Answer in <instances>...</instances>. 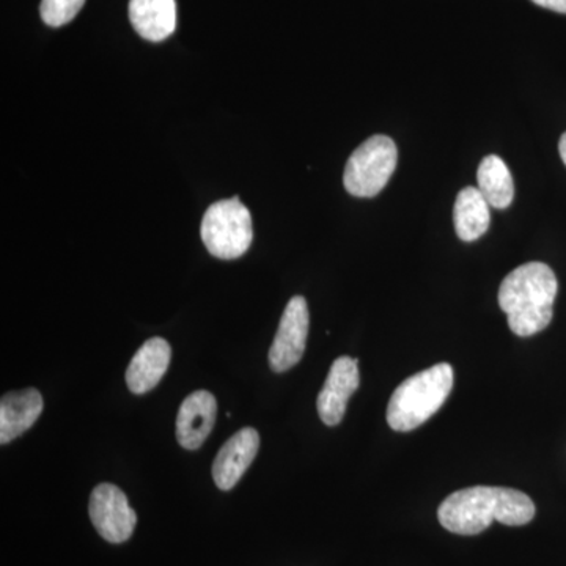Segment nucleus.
<instances>
[{
  "label": "nucleus",
  "mask_w": 566,
  "mask_h": 566,
  "mask_svg": "<svg viewBox=\"0 0 566 566\" xmlns=\"http://www.w3.org/2000/svg\"><path fill=\"white\" fill-rule=\"evenodd\" d=\"M535 516L527 494L512 488L472 486L455 491L438 510L439 523L457 535H479L494 521L505 526H524Z\"/></svg>",
  "instance_id": "obj_1"
},
{
  "label": "nucleus",
  "mask_w": 566,
  "mask_h": 566,
  "mask_svg": "<svg viewBox=\"0 0 566 566\" xmlns=\"http://www.w3.org/2000/svg\"><path fill=\"white\" fill-rule=\"evenodd\" d=\"M557 290L556 274L545 263L521 264L506 275L497 300L512 333L532 337L546 329L553 322Z\"/></svg>",
  "instance_id": "obj_2"
},
{
  "label": "nucleus",
  "mask_w": 566,
  "mask_h": 566,
  "mask_svg": "<svg viewBox=\"0 0 566 566\" xmlns=\"http://www.w3.org/2000/svg\"><path fill=\"white\" fill-rule=\"evenodd\" d=\"M453 387L450 364H436L409 376L395 389L387 406V423L395 431L416 430L446 403Z\"/></svg>",
  "instance_id": "obj_3"
},
{
  "label": "nucleus",
  "mask_w": 566,
  "mask_h": 566,
  "mask_svg": "<svg viewBox=\"0 0 566 566\" xmlns=\"http://www.w3.org/2000/svg\"><path fill=\"white\" fill-rule=\"evenodd\" d=\"M200 234L211 255L221 260L240 259L252 244L251 212L238 197L212 203L205 212Z\"/></svg>",
  "instance_id": "obj_4"
},
{
  "label": "nucleus",
  "mask_w": 566,
  "mask_h": 566,
  "mask_svg": "<svg viewBox=\"0 0 566 566\" xmlns=\"http://www.w3.org/2000/svg\"><path fill=\"white\" fill-rule=\"evenodd\" d=\"M398 150L387 136H374L354 150L346 163V191L360 199L378 196L397 169Z\"/></svg>",
  "instance_id": "obj_5"
},
{
  "label": "nucleus",
  "mask_w": 566,
  "mask_h": 566,
  "mask_svg": "<svg viewBox=\"0 0 566 566\" xmlns=\"http://www.w3.org/2000/svg\"><path fill=\"white\" fill-rule=\"evenodd\" d=\"M88 512L96 532L114 545L125 543L136 528L137 516L128 497L111 483H102L93 490Z\"/></svg>",
  "instance_id": "obj_6"
},
{
  "label": "nucleus",
  "mask_w": 566,
  "mask_h": 566,
  "mask_svg": "<svg viewBox=\"0 0 566 566\" xmlns=\"http://www.w3.org/2000/svg\"><path fill=\"white\" fill-rule=\"evenodd\" d=\"M308 315L307 301L303 296L290 300L279 323L273 345L270 349V365L275 374H283L303 359L305 345H307Z\"/></svg>",
  "instance_id": "obj_7"
},
{
  "label": "nucleus",
  "mask_w": 566,
  "mask_h": 566,
  "mask_svg": "<svg viewBox=\"0 0 566 566\" xmlns=\"http://www.w3.org/2000/svg\"><path fill=\"white\" fill-rule=\"evenodd\" d=\"M359 363L353 357L342 356L331 365L329 375L316 400L319 419L327 427H335L344 420L346 406L352 395L359 389Z\"/></svg>",
  "instance_id": "obj_8"
},
{
  "label": "nucleus",
  "mask_w": 566,
  "mask_h": 566,
  "mask_svg": "<svg viewBox=\"0 0 566 566\" xmlns=\"http://www.w3.org/2000/svg\"><path fill=\"white\" fill-rule=\"evenodd\" d=\"M259 449V431L251 427L241 428L222 446L212 463V479L219 490L230 491L240 482L255 460Z\"/></svg>",
  "instance_id": "obj_9"
},
{
  "label": "nucleus",
  "mask_w": 566,
  "mask_h": 566,
  "mask_svg": "<svg viewBox=\"0 0 566 566\" xmlns=\"http://www.w3.org/2000/svg\"><path fill=\"white\" fill-rule=\"evenodd\" d=\"M218 401L208 390H196L186 397L177 417V439L182 449L197 450L202 447L214 427Z\"/></svg>",
  "instance_id": "obj_10"
},
{
  "label": "nucleus",
  "mask_w": 566,
  "mask_h": 566,
  "mask_svg": "<svg viewBox=\"0 0 566 566\" xmlns=\"http://www.w3.org/2000/svg\"><path fill=\"white\" fill-rule=\"evenodd\" d=\"M172 360V348L161 337H153L134 354L128 370L126 385L133 394L150 392L161 381Z\"/></svg>",
  "instance_id": "obj_11"
},
{
  "label": "nucleus",
  "mask_w": 566,
  "mask_h": 566,
  "mask_svg": "<svg viewBox=\"0 0 566 566\" xmlns=\"http://www.w3.org/2000/svg\"><path fill=\"white\" fill-rule=\"evenodd\" d=\"M43 408V397L36 389L14 390L3 395L0 401V444H9L32 428Z\"/></svg>",
  "instance_id": "obj_12"
},
{
  "label": "nucleus",
  "mask_w": 566,
  "mask_h": 566,
  "mask_svg": "<svg viewBox=\"0 0 566 566\" xmlns=\"http://www.w3.org/2000/svg\"><path fill=\"white\" fill-rule=\"evenodd\" d=\"M129 20L142 39L158 43L177 28L175 0H129Z\"/></svg>",
  "instance_id": "obj_13"
},
{
  "label": "nucleus",
  "mask_w": 566,
  "mask_h": 566,
  "mask_svg": "<svg viewBox=\"0 0 566 566\" xmlns=\"http://www.w3.org/2000/svg\"><path fill=\"white\" fill-rule=\"evenodd\" d=\"M490 203L479 188H464L458 193L453 222L458 238L465 243L479 240L490 229Z\"/></svg>",
  "instance_id": "obj_14"
},
{
  "label": "nucleus",
  "mask_w": 566,
  "mask_h": 566,
  "mask_svg": "<svg viewBox=\"0 0 566 566\" xmlns=\"http://www.w3.org/2000/svg\"><path fill=\"white\" fill-rule=\"evenodd\" d=\"M480 192L485 196L490 207L505 210L515 197V182L509 167L499 156L490 155L480 163L476 172Z\"/></svg>",
  "instance_id": "obj_15"
},
{
  "label": "nucleus",
  "mask_w": 566,
  "mask_h": 566,
  "mask_svg": "<svg viewBox=\"0 0 566 566\" xmlns=\"http://www.w3.org/2000/svg\"><path fill=\"white\" fill-rule=\"evenodd\" d=\"M85 0H41V20L51 28H62L74 20Z\"/></svg>",
  "instance_id": "obj_16"
},
{
  "label": "nucleus",
  "mask_w": 566,
  "mask_h": 566,
  "mask_svg": "<svg viewBox=\"0 0 566 566\" xmlns=\"http://www.w3.org/2000/svg\"><path fill=\"white\" fill-rule=\"evenodd\" d=\"M536 6L543 9L557 11V13L566 14V0H532Z\"/></svg>",
  "instance_id": "obj_17"
},
{
  "label": "nucleus",
  "mask_w": 566,
  "mask_h": 566,
  "mask_svg": "<svg viewBox=\"0 0 566 566\" xmlns=\"http://www.w3.org/2000/svg\"><path fill=\"white\" fill-rule=\"evenodd\" d=\"M558 151H560L562 161L566 166V133L560 137V142H558Z\"/></svg>",
  "instance_id": "obj_18"
}]
</instances>
